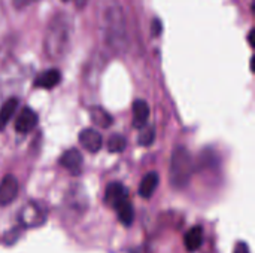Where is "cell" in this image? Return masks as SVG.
<instances>
[{
    "label": "cell",
    "instance_id": "obj_1",
    "mask_svg": "<svg viewBox=\"0 0 255 253\" xmlns=\"http://www.w3.org/2000/svg\"><path fill=\"white\" fill-rule=\"evenodd\" d=\"M72 28V18L67 13L58 12L51 18L45 33V51L49 58H60L67 51Z\"/></svg>",
    "mask_w": 255,
    "mask_h": 253
},
{
    "label": "cell",
    "instance_id": "obj_2",
    "mask_svg": "<svg viewBox=\"0 0 255 253\" xmlns=\"http://www.w3.org/2000/svg\"><path fill=\"white\" fill-rule=\"evenodd\" d=\"M106 43L115 52H124L128 46V34L124 12L120 6H109L103 16Z\"/></svg>",
    "mask_w": 255,
    "mask_h": 253
},
{
    "label": "cell",
    "instance_id": "obj_3",
    "mask_svg": "<svg viewBox=\"0 0 255 253\" xmlns=\"http://www.w3.org/2000/svg\"><path fill=\"white\" fill-rule=\"evenodd\" d=\"M193 158L188 149L178 146L170 158V183L175 188H184L188 185L193 174Z\"/></svg>",
    "mask_w": 255,
    "mask_h": 253
},
{
    "label": "cell",
    "instance_id": "obj_4",
    "mask_svg": "<svg viewBox=\"0 0 255 253\" xmlns=\"http://www.w3.org/2000/svg\"><path fill=\"white\" fill-rule=\"evenodd\" d=\"M18 180L15 176L7 174L0 182V207H6L13 203V200L18 197Z\"/></svg>",
    "mask_w": 255,
    "mask_h": 253
},
{
    "label": "cell",
    "instance_id": "obj_5",
    "mask_svg": "<svg viewBox=\"0 0 255 253\" xmlns=\"http://www.w3.org/2000/svg\"><path fill=\"white\" fill-rule=\"evenodd\" d=\"M37 121H39L37 113L30 107H24V109H21L19 115L16 116L15 130L19 134H27L37 125Z\"/></svg>",
    "mask_w": 255,
    "mask_h": 253
},
{
    "label": "cell",
    "instance_id": "obj_6",
    "mask_svg": "<svg viewBox=\"0 0 255 253\" xmlns=\"http://www.w3.org/2000/svg\"><path fill=\"white\" fill-rule=\"evenodd\" d=\"M128 200V192L127 188L120 183V182H112L106 186V192H105V201L111 206V207H118L121 203Z\"/></svg>",
    "mask_w": 255,
    "mask_h": 253
},
{
    "label": "cell",
    "instance_id": "obj_7",
    "mask_svg": "<svg viewBox=\"0 0 255 253\" xmlns=\"http://www.w3.org/2000/svg\"><path fill=\"white\" fill-rule=\"evenodd\" d=\"M79 143L82 145V148L91 154H96L100 151L102 148V134L93 128H84L81 133H79Z\"/></svg>",
    "mask_w": 255,
    "mask_h": 253
},
{
    "label": "cell",
    "instance_id": "obj_8",
    "mask_svg": "<svg viewBox=\"0 0 255 253\" xmlns=\"http://www.w3.org/2000/svg\"><path fill=\"white\" fill-rule=\"evenodd\" d=\"M60 164L72 174H79L82 164H84V158L81 155V152L78 149H67L61 157H60Z\"/></svg>",
    "mask_w": 255,
    "mask_h": 253
},
{
    "label": "cell",
    "instance_id": "obj_9",
    "mask_svg": "<svg viewBox=\"0 0 255 253\" xmlns=\"http://www.w3.org/2000/svg\"><path fill=\"white\" fill-rule=\"evenodd\" d=\"M61 81V73L57 69H49L45 70L43 73H40L36 79H34V86L37 88H43V89H52L54 86H57Z\"/></svg>",
    "mask_w": 255,
    "mask_h": 253
},
{
    "label": "cell",
    "instance_id": "obj_10",
    "mask_svg": "<svg viewBox=\"0 0 255 253\" xmlns=\"http://www.w3.org/2000/svg\"><path fill=\"white\" fill-rule=\"evenodd\" d=\"M149 116V106L145 100H136L133 103V127L143 128L148 122Z\"/></svg>",
    "mask_w": 255,
    "mask_h": 253
},
{
    "label": "cell",
    "instance_id": "obj_11",
    "mask_svg": "<svg viewBox=\"0 0 255 253\" xmlns=\"http://www.w3.org/2000/svg\"><path fill=\"white\" fill-rule=\"evenodd\" d=\"M203 230L202 227H193L190 231H187L185 237H184V245H185V249L188 252H197L202 245H203Z\"/></svg>",
    "mask_w": 255,
    "mask_h": 253
},
{
    "label": "cell",
    "instance_id": "obj_12",
    "mask_svg": "<svg viewBox=\"0 0 255 253\" xmlns=\"http://www.w3.org/2000/svg\"><path fill=\"white\" fill-rule=\"evenodd\" d=\"M158 182H160V177L155 171H149L148 174H145L139 185V195L142 198L152 197V194L155 192V189L158 186Z\"/></svg>",
    "mask_w": 255,
    "mask_h": 253
},
{
    "label": "cell",
    "instance_id": "obj_13",
    "mask_svg": "<svg viewBox=\"0 0 255 253\" xmlns=\"http://www.w3.org/2000/svg\"><path fill=\"white\" fill-rule=\"evenodd\" d=\"M16 107H18V100L15 97L6 100L3 103V106L0 109V130H3L7 125V122L12 119V116L16 112Z\"/></svg>",
    "mask_w": 255,
    "mask_h": 253
},
{
    "label": "cell",
    "instance_id": "obj_14",
    "mask_svg": "<svg viewBox=\"0 0 255 253\" xmlns=\"http://www.w3.org/2000/svg\"><path fill=\"white\" fill-rule=\"evenodd\" d=\"M90 118L100 128H109L112 125V122H114L112 116L105 109H102V107H93L90 110Z\"/></svg>",
    "mask_w": 255,
    "mask_h": 253
},
{
    "label": "cell",
    "instance_id": "obj_15",
    "mask_svg": "<svg viewBox=\"0 0 255 253\" xmlns=\"http://www.w3.org/2000/svg\"><path fill=\"white\" fill-rule=\"evenodd\" d=\"M115 210H117L118 219H120V222L123 225L130 227L133 224V221H134V209H133V206L130 204L128 200L124 201V203H121L118 207H115Z\"/></svg>",
    "mask_w": 255,
    "mask_h": 253
},
{
    "label": "cell",
    "instance_id": "obj_16",
    "mask_svg": "<svg viewBox=\"0 0 255 253\" xmlns=\"http://www.w3.org/2000/svg\"><path fill=\"white\" fill-rule=\"evenodd\" d=\"M126 145H127V140L121 134H114L108 140V149H109V152H114V154L123 152L126 149Z\"/></svg>",
    "mask_w": 255,
    "mask_h": 253
},
{
    "label": "cell",
    "instance_id": "obj_17",
    "mask_svg": "<svg viewBox=\"0 0 255 253\" xmlns=\"http://www.w3.org/2000/svg\"><path fill=\"white\" fill-rule=\"evenodd\" d=\"M140 134H139V145L142 146H151L152 142L155 140V128L152 125H145L143 128H140Z\"/></svg>",
    "mask_w": 255,
    "mask_h": 253
},
{
    "label": "cell",
    "instance_id": "obj_18",
    "mask_svg": "<svg viewBox=\"0 0 255 253\" xmlns=\"http://www.w3.org/2000/svg\"><path fill=\"white\" fill-rule=\"evenodd\" d=\"M34 1H37V0H12V4L15 9H24L25 6H28Z\"/></svg>",
    "mask_w": 255,
    "mask_h": 253
},
{
    "label": "cell",
    "instance_id": "obj_19",
    "mask_svg": "<svg viewBox=\"0 0 255 253\" xmlns=\"http://www.w3.org/2000/svg\"><path fill=\"white\" fill-rule=\"evenodd\" d=\"M233 253H250V246L245 243V242H239L235 248V252Z\"/></svg>",
    "mask_w": 255,
    "mask_h": 253
},
{
    "label": "cell",
    "instance_id": "obj_20",
    "mask_svg": "<svg viewBox=\"0 0 255 253\" xmlns=\"http://www.w3.org/2000/svg\"><path fill=\"white\" fill-rule=\"evenodd\" d=\"M152 33H154V36H158L161 33V22H160V19H155L152 22Z\"/></svg>",
    "mask_w": 255,
    "mask_h": 253
},
{
    "label": "cell",
    "instance_id": "obj_21",
    "mask_svg": "<svg viewBox=\"0 0 255 253\" xmlns=\"http://www.w3.org/2000/svg\"><path fill=\"white\" fill-rule=\"evenodd\" d=\"M87 1H88V0H75V3H76L78 9H82V7L87 4Z\"/></svg>",
    "mask_w": 255,
    "mask_h": 253
},
{
    "label": "cell",
    "instance_id": "obj_22",
    "mask_svg": "<svg viewBox=\"0 0 255 253\" xmlns=\"http://www.w3.org/2000/svg\"><path fill=\"white\" fill-rule=\"evenodd\" d=\"M253 34H254V30L251 28V30H250V34H248V42H250V45H251V46L254 45V42H253Z\"/></svg>",
    "mask_w": 255,
    "mask_h": 253
},
{
    "label": "cell",
    "instance_id": "obj_23",
    "mask_svg": "<svg viewBox=\"0 0 255 253\" xmlns=\"http://www.w3.org/2000/svg\"><path fill=\"white\" fill-rule=\"evenodd\" d=\"M61 1H69V0H61Z\"/></svg>",
    "mask_w": 255,
    "mask_h": 253
}]
</instances>
